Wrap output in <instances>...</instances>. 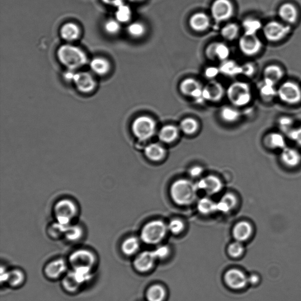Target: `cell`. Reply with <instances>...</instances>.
<instances>
[{
  "mask_svg": "<svg viewBox=\"0 0 301 301\" xmlns=\"http://www.w3.org/2000/svg\"><path fill=\"white\" fill-rule=\"evenodd\" d=\"M198 189L196 184L184 180H177L170 188V195L175 204L181 206L191 204L196 200Z\"/></svg>",
  "mask_w": 301,
  "mask_h": 301,
  "instance_id": "1",
  "label": "cell"
},
{
  "mask_svg": "<svg viewBox=\"0 0 301 301\" xmlns=\"http://www.w3.org/2000/svg\"><path fill=\"white\" fill-rule=\"evenodd\" d=\"M57 58L59 62L70 70H75L87 63V57L85 52L74 45L65 44L57 50Z\"/></svg>",
  "mask_w": 301,
  "mask_h": 301,
  "instance_id": "2",
  "label": "cell"
},
{
  "mask_svg": "<svg viewBox=\"0 0 301 301\" xmlns=\"http://www.w3.org/2000/svg\"><path fill=\"white\" fill-rule=\"evenodd\" d=\"M167 231V226L161 221H152L143 227L141 239L148 245L157 244L165 238Z\"/></svg>",
  "mask_w": 301,
  "mask_h": 301,
  "instance_id": "3",
  "label": "cell"
},
{
  "mask_svg": "<svg viewBox=\"0 0 301 301\" xmlns=\"http://www.w3.org/2000/svg\"><path fill=\"white\" fill-rule=\"evenodd\" d=\"M228 100L236 106H243L250 103L252 99L251 87L245 82H235L227 91Z\"/></svg>",
  "mask_w": 301,
  "mask_h": 301,
  "instance_id": "4",
  "label": "cell"
},
{
  "mask_svg": "<svg viewBox=\"0 0 301 301\" xmlns=\"http://www.w3.org/2000/svg\"><path fill=\"white\" fill-rule=\"evenodd\" d=\"M75 204L70 200L64 199L58 202L54 207L57 224L65 231L70 226L72 218L77 214Z\"/></svg>",
  "mask_w": 301,
  "mask_h": 301,
  "instance_id": "5",
  "label": "cell"
},
{
  "mask_svg": "<svg viewBox=\"0 0 301 301\" xmlns=\"http://www.w3.org/2000/svg\"><path fill=\"white\" fill-rule=\"evenodd\" d=\"M64 78L68 81L74 83L77 89L82 93H90L95 87V81L89 72H75L70 70L65 72Z\"/></svg>",
  "mask_w": 301,
  "mask_h": 301,
  "instance_id": "6",
  "label": "cell"
},
{
  "mask_svg": "<svg viewBox=\"0 0 301 301\" xmlns=\"http://www.w3.org/2000/svg\"><path fill=\"white\" fill-rule=\"evenodd\" d=\"M265 39L272 43H277L284 40L291 32V25L283 22L270 21L262 28Z\"/></svg>",
  "mask_w": 301,
  "mask_h": 301,
  "instance_id": "7",
  "label": "cell"
},
{
  "mask_svg": "<svg viewBox=\"0 0 301 301\" xmlns=\"http://www.w3.org/2000/svg\"><path fill=\"white\" fill-rule=\"evenodd\" d=\"M155 130V122L150 117H139L132 123L133 134L141 141H146L151 138Z\"/></svg>",
  "mask_w": 301,
  "mask_h": 301,
  "instance_id": "8",
  "label": "cell"
},
{
  "mask_svg": "<svg viewBox=\"0 0 301 301\" xmlns=\"http://www.w3.org/2000/svg\"><path fill=\"white\" fill-rule=\"evenodd\" d=\"M277 97L285 104H298L301 101V88L295 82L285 81L277 89Z\"/></svg>",
  "mask_w": 301,
  "mask_h": 301,
  "instance_id": "9",
  "label": "cell"
},
{
  "mask_svg": "<svg viewBox=\"0 0 301 301\" xmlns=\"http://www.w3.org/2000/svg\"><path fill=\"white\" fill-rule=\"evenodd\" d=\"M69 262L74 269L81 267L92 269L96 264L97 257L92 251L81 249L70 255Z\"/></svg>",
  "mask_w": 301,
  "mask_h": 301,
  "instance_id": "10",
  "label": "cell"
},
{
  "mask_svg": "<svg viewBox=\"0 0 301 301\" xmlns=\"http://www.w3.org/2000/svg\"><path fill=\"white\" fill-rule=\"evenodd\" d=\"M211 11L212 16L216 22H223L233 16L234 7L230 0H215Z\"/></svg>",
  "mask_w": 301,
  "mask_h": 301,
  "instance_id": "11",
  "label": "cell"
},
{
  "mask_svg": "<svg viewBox=\"0 0 301 301\" xmlns=\"http://www.w3.org/2000/svg\"><path fill=\"white\" fill-rule=\"evenodd\" d=\"M240 50L247 56H254L258 54L262 48V41L257 35L243 34L239 41Z\"/></svg>",
  "mask_w": 301,
  "mask_h": 301,
  "instance_id": "12",
  "label": "cell"
},
{
  "mask_svg": "<svg viewBox=\"0 0 301 301\" xmlns=\"http://www.w3.org/2000/svg\"><path fill=\"white\" fill-rule=\"evenodd\" d=\"M203 88L199 81L192 78L183 80L180 85V90L183 95L199 101H204Z\"/></svg>",
  "mask_w": 301,
  "mask_h": 301,
  "instance_id": "13",
  "label": "cell"
},
{
  "mask_svg": "<svg viewBox=\"0 0 301 301\" xmlns=\"http://www.w3.org/2000/svg\"><path fill=\"white\" fill-rule=\"evenodd\" d=\"M224 280L228 287L234 290H241L249 284L248 277L242 270L231 269L225 274Z\"/></svg>",
  "mask_w": 301,
  "mask_h": 301,
  "instance_id": "14",
  "label": "cell"
},
{
  "mask_svg": "<svg viewBox=\"0 0 301 301\" xmlns=\"http://www.w3.org/2000/svg\"><path fill=\"white\" fill-rule=\"evenodd\" d=\"M156 261L157 259L152 251H144L135 258L134 266L137 271L146 273L153 268Z\"/></svg>",
  "mask_w": 301,
  "mask_h": 301,
  "instance_id": "15",
  "label": "cell"
},
{
  "mask_svg": "<svg viewBox=\"0 0 301 301\" xmlns=\"http://www.w3.org/2000/svg\"><path fill=\"white\" fill-rule=\"evenodd\" d=\"M230 54L229 47L223 43H213L209 44L205 50V55L210 60H227Z\"/></svg>",
  "mask_w": 301,
  "mask_h": 301,
  "instance_id": "16",
  "label": "cell"
},
{
  "mask_svg": "<svg viewBox=\"0 0 301 301\" xmlns=\"http://www.w3.org/2000/svg\"><path fill=\"white\" fill-rule=\"evenodd\" d=\"M225 90L222 84L216 81H211L203 88V98L204 100L211 102H219L224 96Z\"/></svg>",
  "mask_w": 301,
  "mask_h": 301,
  "instance_id": "17",
  "label": "cell"
},
{
  "mask_svg": "<svg viewBox=\"0 0 301 301\" xmlns=\"http://www.w3.org/2000/svg\"><path fill=\"white\" fill-rule=\"evenodd\" d=\"M196 184L198 190H203L211 196L218 193L223 188L222 181L214 175L202 178Z\"/></svg>",
  "mask_w": 301,
  "mask_h": 301,
  "instance_id": "18",
  "label": "cell"
},
{
  "mask_svg": "<svg viewBox=\"0 0 301 301\" xmlns=\"http://www.w3.org/2000/svg\"><path fill=\"white\" fill-rule=\"evenodd\" d=\"M278 14L282 22L289 25L296 23L298 18V9L291 3L283 4L278 9Z\"/></svg>",
  "mask_w": 301,
  "mask_h": 301,
  "instance_id": "19",
  "label": "cell"
},
{
  "mask_svg": "<svg viewBox=\"0 0 301 301\" xmlns=\"http://www.w3.org/2000/svg\"><path fill=\"white\" fill-rule=\"evenodd\" d=\"M67 269V263L60 258L48 263L45 266L44 273L49 279L57 280L62 277L66 272Z\"/></svg>",
  "mask_w": 301,
  "mask_h": 301,
  "instance_id": "20",
  "label": "cell"
},
{
  "mask_svg": "<svg viewBox=\"0 0 301 301\" xmlns=\"http://www.w3.org/2000/svg\"><path fill=\"white\" fill-rule=\"evenodd\" d=\"M281 160L285 166L295 168L300 165L301 155L294 148L286 147L282 151Z\"/></svg>",
  "mask_w": 301,
  "mask_h": 301,
  "instance_id": "21",
  "label": "cell"
},
{
  "mask_svg": "<svg viewBox=\"0 0 301 301\" xmlns=\"http://www.w3.org/2000/svg\"><path fill=\"white\" fill-rule=\"evenodd\" d=\"M253 231V227L251 224L241 222L235 225L232 230V235L236 241L243 242L250 239Z\"/></svg>",
  "mask_w": 301,
  "mask_h": 301,
  "instance_id": "22",
  "label": "cell"
},
{
  "mask_svg": "<svg viewBox=\"0 0 301 301\" xmlns=\"http://www.w3.org/2000/svg\"><path fill=\"white\" fill-rule=\"evenodd\" d=\"M189 24L194 31L203 32L208 29L210 25V19L206 14L197 13L190 17Z\"/></svg>",
  "mask_w": 301,
  "mask_h": 301,
  "instance_id": "23",
  "label": "cell"
},
{
  "mask_svg": "<svg viewBox=\"0 0 301 301\" xmlns=\"http://www.w3.org/2000/svg\"><path fill=\"white\" fill-rule=\"evenodd\" d=\"M264 80L277 85L283 78L284 72L282 68L276 64L269 65L264 70Z\"/></svg>",
  "mask_w": 301,
  "mask_h": 301,
  "instance_id": "24",
  "label": "cell"
},
{
  "mask_svg": "<svg viewBox=\"0 0 301 301\" xmlns=\"http://www.w3.org/2000/svg\"><path fill=\"white\" fill-rule=\"evenodd\" d=\"M60 36L63 39L67 41L77 40L80 36L79 26L72 22H67L61 28Z\"/></svg>",
  "mask_w": 301,
  "mask_h": 301,
  "instance_id": "25",
  "label": "cell"
},
{
  "mask_svg": "<svg viewBox=\"0 0 301 301\" xmlns=\"http://www.w3.org/2000/svg\"><path fill=\"white\" fill-rule=\"evenodd\" d=\"M144 154L151 161H159L165 157L166 150L161 145L154 143L145 148Z\"/></svg>",
  "mask_w": 301,
  "mask_h": 301,
  "instance_id": "26",
  "label": "cell"
},
{
  "mask_svg": "<svg viewBox=\"0 0 301 301\" xmlns=\"http://www.w3.org/2000/svg\"><path fill=\"white\" fill-rule=\"evenodd\" d=\"M220 73L228 77L242 74V67L233 60H225L219 67Z\"/></svg>",
  "mask_w": 301,
  "mask_h": 301,
  "instance_id": "27",
  "label": "cell"
},
{
  "mask_svg": "<svg viewBox=\"0 0 301 301\" xmlns=\"http://www.w3.org/2000/svg\"><path fill=\"white\" fill-rule=\"evenodd\" d=\"M266 146L272 150H284L286 147L284 136L279 133H270L265 139Z\"/></svg>",
  "mask_w": 301,
  "mask_h": 301,
  "instance_id": "28",
  "label": "cell"
},
{
  "mask_svg": "<svg viewBox=\"0 0 301 301\" xmlns=\"http://www.w3.org/2000/svg\"><path fill=\"white\" fill-rule=\"evenodd\" d=\"M237 204V198L233 194H227L216 203V211L227 213L233 209Z\"/></svg>",
  "mask_w": 301,
  "mask_h": 301,
  "instance_id": "29",
  "label": "cell"
},
{
  "mask_svg": "<svg viewBox=\"0 0 301 301\" xmlns=\"http://www.w3.org/2000/svg\"><path fill=\"white\" fill-rule=\"evenodd\" d=\"M178 129L173 125H167L160 130L158 137L163 143H171L178 138Z\"/></svg>",
  "mask_w": 301,
  "mask_h": 301,
  "instance_id": "30",
  "label": "cell"
},
{
  "mask_svg": "<svg viewBox=\"0 0 301 301\" xmlns=\"http://www.w3.org/2000/svg\"><path fill=\"white\" fill-rule=\"evenodd\" d=\"M90 66L95 74L104 75L107 74L110 69V64L107 60L101 57H96L91 61Z\"/></svg>",
  "mask_w": 301,
  "mask_h": 301,
  "instance_id": "31",
  "label": "cell"
},
{
  "mask_svg": "<svg viewBox=\"0 0 301 301\" xmlns=\"http://www.w3.org/2000/svg\"><path fill=\"white\" fill-rule=\"evenodd\" d=\"M242 28L244 34L249 35H257V33L262 30L261 21L255 18H247L242 22Z\"/></svg>",
  "mask_w": 301,
  "mask_h": 301,
  "instance_id": "32",
  "label": "cell"
},
{
  "mask_svg": "<svg viewBox=\"0 0 301 301\" xmlns=\"http://www.w3.org/2000/svg\"><path fill=\"white\" fill-rule=\"evenodd\" d=\"M139 239L135 237H131L125 239L121 245L122 252L127 256L135 254L140 249Z\"/></svg>",
  "mask_w": 301,
  "mask_h": 301,
  "instance_id": "33",
  "label": "cell"
},
{
  "mask_svg": "<svg viewBox=\"0 0 301 301\" xmlns=\"http://www.w3.org/2000/svg\"><path fill=\"white\" fill-rule=\"evenodd\" d=\"M167 293L165 288L160 285H154L148 288L147 292L148 301H165Z\"/></svg>",
  "mask_w": 301,
  "mask_h": 301,
  "instance_id": "34",
  "label": "cell"
},
{
  "mask_svg": "<svg viewBox=\"0 0 301 301\" xmlns=\"http://www.w3.org/2000/svg\"><path fill=\"white\" fill-rule=\"evenodd\" d=\"M276 86V85L264 80L259 88L261 97L264 100L270 101L273 98L277 97V89Z\"/></svg>",
  "mask_w": 301,
  "mask_h": 301,
  "instance_id": "35",
  "label": "cell"
},
{
  "mask_svg": "<svg viewBox=\"0 0 301 301\" xmlns=\"http://www.w3.org/2000/svg\"><path fill=\"white\" fill-rule=\"evenodd\" d=\"M25 280V276L24 272L20 269H15L10 270L7 283L11 287L18 288L24 284Z\"/></svg>",
  "mask_w": 301,
  "mask_h": 301,
  "instance_id": "36",
  "label": "cell"
},
{
  "mask_svg": "<svg viewBox=\"0 0 301 301\" xmlns=\"http://www.w3.org/2000/svg\"><path fill=\"white\" fill-rule=\"evenodd\" d=\"M62 284L65 290L68 292L74 293L79 290L80 284L74 275L73 272L68 273L63 280Z\"/></svg>",
  "mask_w": 301,
  "mask_h": 301,
  "instance_id": "37",
  "label": "cell"
},
{
  "mask_svg": "<svg viewBox=\"0 0 301 301\" xmlns=\"http://www.w3.org/2000/svg\"><path fill=\"white\" fill-rule=\"evenodd\" d=\"M220 116L224 121L231 123H234L239 119L241 113L238 110L231 106H224L221 110Z\"/></svg>",
  "mask_w": 301,
  "mask_h": 301,
  "instance_id": "38",
  "label": "cell"
},
{
  "mask_svg": "<svg viewBox=\"0 0 301 301\" xmlns=\"http://www.w3.org/2000/svg\"><path fill=\"white\" fill-rule=\"evenodd\" d=\"M197 209L202 214H210L216 211V203L208 198H203L198 201Z\"/></svg>",
  "mask_w": 301,
  "mask_h": 301,
  "instance_id": "39",
  "label": "cell"
},
{
  "mask_svg": "<svg viewBox=\"0 0 301 301\" xmlns=\"http://www.w3.org/2000/svg\"><path fill=\"white\" fill-rule=\"evenodd\" d=\"M239 32V29L237 24L230 23L224 26L221 31V34L224 39L232 41L238 37Z\"/></svg>",
  "mask_w": 301,
  "mask_h": 301,
  "instance_id": "40",
  "label": "cell"
},
{
  "mask_svg": "<svg viewBox=\"0 0 301 301\" xmlns=\"http://www.w3.org/2000/svg\"><path fill=\"white\" fill-rule=\"evenodd\" d=\"M180 128L184 134L192 135L198 130V123L192 118H186L181 122Z\"/></svg>",
  "mask_w": 301,
  "mask_h": 301,
  "instance_id": "41",
  "label": "cell"
},
{
  "mask_svg": "<svg viewBox=\"0 0 301 301\" xmlns=\"http://www.w3.org/2000/svg\"><path fill=\"white\" fill-rule=\"evenodd\" d=\"M117 8L116 18V20L119 21L120 23H125L131 20L132 12L129 6L123 4Z\"/></svg>",
  "mask_w": 301,
  "mask_h": 301,
  "instance_id": "42",
  "label": "cell"
},
{
  "mask_svg": "<svg viewBox=\"0 0 301 301\" xmlns=\"http://www.w3.org/2000/svg\"><path fill=\"white\" fill-rule=\"evenodd\" d=\"M127 31L129 35L134 38L143 37L146 33V26L140 22H135L129 25Z\"/></svg>",
  "mask_w": 301,
  "mask_h": 301,
  "instance_id": "43",
  "label": "cell"
},
{
  "mask_svg": "<svg viewBox=\"0 0 301 301\" xmlns=\"http://www.w3.org/2000/svg\"><path fill=\"white\" fill-rule=\"evenodd\" d=\"M91 269L86 267H81L74 269V275L78 283L81 285L89 281L91 277Z\"/></svg>",
  "mask_w": 301,
  "mask_h": 301,
  "instance_id": "44",
  "label": "cell"
},
{
  "mask_svg": "<svg viewBox=\"0 0 301 301\" xmlns=\"http://www.w3.org/2000/svg\"><path fill=\"white\" fill-rule=\"evenodd\" d=\"M65 236L66 238L71 241H76L81 238L83 231L81 228L78 226H68L65 231Z\"/></svg>",
  "mask_w": 301,
  "mask_h": 301,
  "instance_id": "45",
  "label": "cell"
},
{
  "mask_svg": "<svg viewBox=\"0 0 301 301\" xmlns=\"http://www.w3.org/2000/svg\"><path fill=\"white\" fill-rule=\"evenodd\" d=\"M244 247L242 242L236 241L231 243L228 249V254L230 256L234 258H238L241 257L244 253Z\"/></svg>",
  "mask_w": 301,
  "mask_h": 301,
  "instance_id": "46",
  "label": "cell"
},
{
  "mask_svg": "<svg viewBox=\"0 0 301 301\" xmlns=\"http://www.w3.org/2000/svg\"><path fill=\"white\" fill-rule=\"evenodd\" d=\"M168 230L171 233L177 235L180 234L184 230V224L182 221L178 219H174L171 221L167 226Z\"/></svg>",
  "mask_w": 301,
  "mask_h": 301,
  "instance_id": "47",
  "label": "cell"
},
{
  "mask_svg": "<svg viewBox=\"0 0 301 301\" xmlns=\"http://www.w3.org/2000/svg\"><path fill=\"white\" fill-rule=\"evenodd\" d=\"M104 30L108 34L114 35L120 31V22L117 20H110L105 22Z\"/></svg>",
  "mask_w": 301,
  "mask_h": 301,
  "instance_id": "48",
  "label": "cell"
},
{
  "mask_svg": "<svg viewBox=\"0 0 301 301\" xmlns=\"http://www.w3.org/2000/svg\"><path fill=\"white\" fill-rule=\"evenodd\" d=\"M278 124L282 130L286 132H290L292 130L293 120L289 117H283L278 121Z\"/></svg>",
  "mask_w": 301,
  "mask_h": 301,
  "instance_id": "49",
  "label": "cell"
},
{
  "mask_svg": "<svg viewBox=\"0 0 301 301\" xmlns=\"http://www.w3.org/2000/svg\"><path fill=\"white\" fill-rule=\"evenodd\" d=\"M152 252H153L157 260H165L170 254V249L167 246L161 245L159 246L157 249L152 251Z\"/></svg>",
  "mask_w": 301,
  "mask_h": 301,
  "instance_id": "50",
  "label": "cell"
},
{
  "mask_svg": "<svg viewBox=\"0 0 301 301\" xmlns=\"http://www.w3.org/2000/svg\"><path fill=\"white\" fill-rule=\"evenodd\" d=\"M242 67V74L244 75L246 77H251L255 74L256 72V67L255 64L252 63H247Z\"/></svg>",
  "mask_w": 301,
  "mask_h": 301,
  "instance_id": "51",
  "label": "cell"
},
{
  "mask_svg": "<svg viewBox=\"0 0 301 301\" xmlns=\"http://www.w3.org/2000/svg\"><path fill=\"white\" fill-rule=\"evenodd\" d=\"M220 73L219 67H209L205 69L204 74L208 79H214Z\"/></svg>",
  "mask_w": 301,
  "mask_h": 301,
  "instance_id": "52",
  "label": "cell"
},
{
  "mask_svg": "<svg viewBox=\"0 0 301 301\" xmlns=\"http://www.w3.org/2000/svg\"><path fill=\"white\" fill-rule=\"evenodd\" d=\"M289 136L293 142L301 146V127L296 129H293L289 133Z\"/></svg>",
  "mask_w": 301,
  "mask_h": 301,
  "instance_id": "53",
  "label": "cell"
},
{
  "mask_svg": "<svg viewBox=\"0 0 301 301\" xmlns=\"http://www.w3.org/2000/svg\"><path fill=\"white\" fill-rule=\"evenodd\" d=\"M203 169L200 167H194L191 168L189 171V174L190 176L193 178H197L200 177L203 174Z\"/></svg>",
  "mask_w": 301,
  "mask_h": 301,
  "instance_id": "54",
  "label": "cell"
},
{
  "mask_svg": "<svg viewBox=\"0 0 301 301\" xmlns=\"http://www.w3.org/2000/svg\"><path fill=\"white\" fill-rule=\"evenodd\" d=\"M9 273L8 270H7L4 266L1 267V283H7L9 280Z\"/></svg>",
  "mask_w": 301,
  "mask_h": 301,
  "instance_id": "55",
  "label": "cell"
},
{
  "mask_svg": "<svg viewBox=\"0 0 301 301\" xmlns=\"http://www.w3.org/2000/svg\"><path fill=\"white\" fill-rule=\"evenodd\" d=\"M248 280H249V284L252 285H256L260 283V278L257 274L253 273L248 277Z\"/></svg>",
  "mask_w": 301,
  "mask_h": 301,
  "instance_id": "56",
  "label": "cell"
},
{
  "mask_svg": "<svg viewBox=\"0 0 301 301\" xmlns=\"http://www.w3.org/2000/svg\"><path fill=\"white\" fill-rule=\"evenodd\" d=\"M102 1L105 4H107V5H112L116 7H118L124 4L123 0H102Z\"/></svg>",
  "mask_w": 301,
  "mask_h": 301,
  "instance_id": "57",
  "label": "cell"
},
{
  "mask_svg": "<svg viewBox=\"0 0 301 301\" xmlns=\"http://www.w3.org/2000/svg\"><path fill=\"white\" fill-rule=\"evenodd\" d=\"M129 1L132 3H140L144 1V0H129Z\"/></svg>",
  "mask_w": 301,
  "mask_h": 301,
  "instance_id": "58",
  "label": "cell"
}]
</instances>
